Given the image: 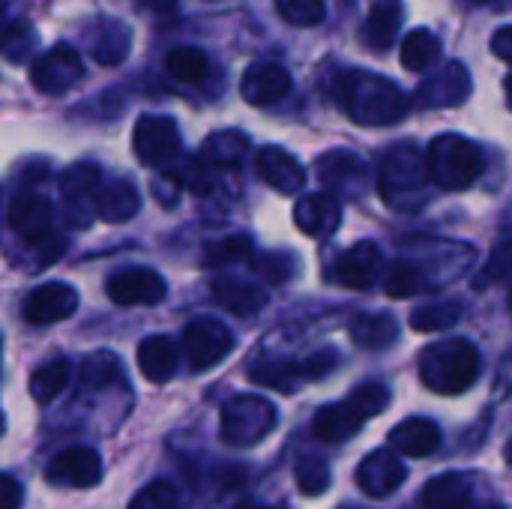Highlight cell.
<instances>
[{
  "instance_id": "obj_1",
  "label": "cell",
  "mask_w": 512,
  "mask_h": 509,
  "mask_svg": "<svg viewBox=\"0 0 512 509\" xmlns=\"http://www.w3.org/2000/svg\"><path fill=\"white\" fill-rule=\"evenodd\" d=\"M342 108L360 126H390L408 114V99L399 84L378 72H345L339 78Z\"/></svg>"
},
{
  "instance_id": "obj_2",
  "label": "cell",
  "mask_w": 512,
  "mask_h": 509,
  "mask_svg": "<svg viewBox=\"0 0 512 509\" xmlns=\"http://www.w3.org/2000/svg\"><path fill=\"white\" fill-rule=\"evenodd\" d=\"M420 381L441 396L468 393L480 378V351L471 339L453 336L423 348L420 360Z\"/></svg>"
},
{
  "instance_id": "obj_3",
  "label": "cell",
  "mask_w": 512,
  "mask_h": 509,
  "mask_svg": "<svg viewBox=\"0 0 512 509\" xmlns=\"http://www.w3.org/2000/svg\"><path fill=\"white\" fill-rule=\"evenodd\" d=\"M483 168H486V156H483L480 144L465 135H456V132L438 135L426 153L429 177L447 192H462V189L474 186L480 180Z\"/></svg>"
},
{
  "instance_id": "obj_4",
  "label": "cell",
  "mask_w": 512,
  "mask_h": 509,
  "mask_svg": "<svg viewBox=\"0 0 512 509\" xmlns=\"http://www.w3.org/2000/svg\"><path fill=\"white\" fill-rule=\"evenodd\" d=\"M279 411L264 396H234L219 417V438L228 447H255L276 429Z\"/></svg>"
},
{
  "instance_id": "obj_5",
  "label": "cell",
  "mask_w": 512,
  "mask_h": 509,
  "mask_svg": "<svg viewBox=\"0 0 512 509\" xmlns=\"http://www.w3.org/2000/svg\"><path fill=\"white\" fill-rule=\"evenodd\" d=\"M132 147H135L138 162H144L147 168H159V171L174 168L183 156V138H180L177 120L165 114L138 117L132 129Z\"/></svg>"
},
{
  "instance_id": "obj_6",
  "label": "cell",
  "mask_w": 512,
  "mask_h": 509,
  "mask_svg": "<svg viewBox=\"0 0 512 509\" xmlns=\"http://www.w3.org/2000/svg\"><path fill=\"white\" fill-rule=\"evenodd\" d=\"M429 171H426V156L417 153V147L411 144H399L393 147L384 162H381V195L387 204L402 207V198H417V192L426 186Z\"/></svg>"
},
{
  "instance_id": "obj_7",
  "label": "cell",
  "mask_w": 512,
  "mask_h": 509,
  "mask_svg": "<svg viewBox=\"0 0 512 509\" xmlns=\"http://www.w3.org/2000/svg\"><path fill=\"white\" fill-rule=\"evenodd\" d=\"M234 351V333L216 318H195L183 330V354L192 372L219 366Z\"/></svg>"
},
{
  "instance_id": "obj_8",
  "label": "cell",
  "mask_w": 512,
  "mask_h": 509,
  "mask_svg": "<svg viewBox=\"0 0 512 509\" xmlns=\"http://www.w3.org/2000/svg\"><path fill=\"white\" fill-rule=\"evenodd\" d=\"M84 78L81 54L69 42H57L45 54H39L30 66V81L45 96H63Z\"/></svg>"
},
{
  "instance_id": "obj_9",
  "label": "cell",
  "mask_w": 512,
  "mask_h": 509,
  "mask_svg": "<svg viewBox=\"0 0 512 509\" xmlns=\"http://www.w3.org/2000/svg\"><path fill=\"white\" fill-rule=\"evenodd\" d=\"M45 480L57 489H93L102 483V456L93 447H69L48 462Z\"/></svg>"
},
{
  "instance_id": "obj_10",
  "label": "cell",
  "mask_w": 512,
  "mask_h": 509,
  "mask_svg": "<svg viewBox=\"0 0 512 509\" xmlns=\"http://www.w3.org/2000/svg\"><path fill=\"white\" fill-rule=\"evenodd\" d=\"M105 291H108L111 303H117V306H156L165 300L168 285L150 267H126V270H117L114 276H108Z\"/></svg>"
},
{
  "instance_id": "obj_11",
  "label": "cell",
  "mask_w": 512,
  "mask_h": 509,
  "mask_svg": "<svg viewBox=\"0 0 512 509\" xmlns=\"http://www.w3.org/2000/svg\"><path fill=\"white\" fill-rule=\"evenodd\" d=\"M75 309H78V291L66 282H45L33 288L21 303V315L33 327L66 321L69 315H75Z\"/></svg>"
},
{
  "instance_id": "obj_12",
  "label": "cell",
  "mask_w": 512,
  "mask_h": 509,
  "mask_svg": "<svg viewBox=\"0 0 512 509\" xmlns=\"http://www.w3.org/2000/svg\"><path fill=\"white\" fill-rule=\"evenodd\" d=\"M408 480V471L402 465V459L396 456L393 447H384V450H375L369 453L360 468H357V486L363 495L375 498V501H384L390 498L393 492H399Z\"/></svg>"
},
{
  "instance_id": "obj_13",
  "label": "cell",
  "mask_w": 512,
  "mask_h": 509,
  "mask_svg": "<svg viewBox=\"0 0 512 509\" xmlns=\"http://www.w3.org/2000/svg\"><path fill=\"white\" fill-rule=\"evenodd\" d=\"M318 177L330 195L357 198L369 183V168L351 150H330V153L318 156Z\"/></svg>"
},
{
  "instance_id": "obj_14",
  "label": "cell",
  "mask_w": 512,
  "mask_h": 509,
  "mask_svg": "<svg viewBox=\"0 0 512 509\" xmlns=\"http://www.w3.org/2000/svg\"><path fill=\"white\" fill-rule=\"evenodd\" d=\"M291 93V75L276 60H258L243 72L240 96L255 108H270Z\"/></svg>"
},
{
  "instance_id": "obj_15",
  "label": "cell",
  "mask_w": 512,
  "mask_h": 509,
  "mask_svg": "<svg viewBox=\"0 0 512 509\" xmlns=\"http://www.w3.org/2000/svg\"><path fill=\"white\" fill-rule=\"evenodd\" d=\"M51 219H54V210H51V201L33 189H24L18 192L12 201H9V213H6V222L12 228V234H18L21 240L27 243H39L51 234Z\"/></svg>"
},
{
  "instance_id": "obj_16",
  "label": "cell",
  "mask_w": 512,
  "mask_h": 509,
  "mask_svg": "<svg viewBox=\"0 0 512 509\" xmlns=\"http://www.w3.org/2000/svg\"><path fill=\"white\" fill-rule=\"evenodd\" d=\"M384 273V255L375 243L360 240L354 243L348 252H342V258L336 261V273L333 279L351 291H366L372 288Z\"/></svg>"
},
{
  "instance_id": "obj_17",
  "label": "cell",
  "mask_w": 512,
  "mask_h": 509,
  "mask_svg": "<svg viewBox=\"0 0 512 509\" xmlns=\"http://www.w3.org/2000/svg\"><path fill=\"white\" fill-rule=\"evenodd\" d=\"M471 96V72L462 63H447L441 72L429 75L417 93L420 108H456Z\"/></svg>"
},
{
  "instance_id": "obj_18",
  "label": "cell",
  "mask_w": 512,
  "mask_h": 509,
  "mask_svg": "<svg viewBox=\"0 0 512 509\" xmlns=\"http://www.w3.org/2000/svg\"><path fill=\"white\" fill-rule=\"evenodd\" d=\"M294 222L297 228L306 234V237H315V240H327L339 231L342 225V204L336 195H330L327 189L324 192H315V195H303L297 198V207H294Z\"/></svg>"
},
{
  "instance_id": "obj_19",
  "label": "cell",
  "mask_w": 512,
  "mask_h": 509,
  "mask_svg": "<svg viewBox=\"0 0 512 509\" xmlns=\"http://www.w3.org/2000/svg\"><path fill=\"white\" fill-rule=\"evenodd\" d=\"M255 171L258 177L276 189L279 195H297L306 186V171L303 165L282 147H264L255 156Z\"/></svg>"
},
{
  "instance_id": "obj_20",
  "label": "cell",
  "mask_w": 512,
  "mask_h": 509,
  "mask_svg": "<svg viewBox=\"0 0 512 509\" xmlns=\"http://www.w3.org/2000/svg\"><path fill=\"white\" fill-rule=\"evenodd\" d=\"M210 291L213 300L237 318H252L267 306V291L237 276H216L210 282Z\"/></svg>"
},
{
  "instance_id": "obj_21",
  "label": "cell",
  "mask_w": 512,
  "mask_h": 509,
  "mask_svg": "<svg viewBox=\"0 0 512 509\" xmlns=\"http://www.w3.org/2000/svg\"><path fill=\"white\" fill-rule=\"evenodd\" d=\"M474 480L462 471H447L429 480L420 492V509H471Z\"/></svg>"
},
{
  "instance_id": "obj_22",
  "label": "cell",
  "mask_w": 512,
  "mask_h": 509,
  "mask_svg": "<svg viewBox=\"0 0 512 509\" xmlns=\"http://www.w3.org/2000/svg\"><path fill=\"white\" fill-rule=\"evenodd\" d=\"M390 447L408 459H429L441 447V429L429 417H408L390 432Z\"/></svg>"
},
{
  "instance_id": "obj_23",
  "label": "cell",
  "mask_w": 512,
  "mask_h": 509,
  "mask_svg": "<svg viewBox=\"0 0 512 509\" xmlns=\"http://www.w3.org/2000/svg\"><path fill=\"white\" fill-rule=\"evenodd\" d=\"M180 348L171 336H147L138 345V369L150 384H168L177 375Z\"/></svg>"
},
{
  "instance_id": "obj_24",
  "label": "cell",
  "mask_w": 512,
  "mask_h": 509,
  "mask_svg": "<svg viewBox=\"0 0 512 509\" xmlns=\"http://www.w3.org/2000/svg\"><path fill=\"white\" fill-rule=\"evenodd\" d=\"M138 210H141V195H138L135 183H129V180H111V183L102 180V186L93 195V213L105 222L120 225V222L132 219Z\"/></svg>"
},
{
  "instance_id": "obj_25",
  "label": "cell",
  "mask_w": 512,
  "mask_h": 509,
  "mask_svg": "<svg viewBox=\"0 0 512 509\" xmlns=\"http://www.w3.org/2000/svg\"><path fill=\"white\" fill-rule=\"evenodd\" d=\"M366 417L345 399V402H333V405H324L318 414H315V435L324 441V444H345L351 441L354 435H360Z\"/></svg>"
},
{
  "instance_id": "obj_26",
  "label": "cell",
  "mask_w": 512,
  "mask_h": 509,
  "mask_svg": "<svg viewBox=\"0 0 512 509\" xmlns=\"http://www.w3.org/2000/svg\"><path fill=\"white\" fill-rule=\"evenodd\" d=\"M402 21H405L402 0H378V3L369 9V18H366V24H363V42H366L372 51H387V48L396 42Z\"/></svg>"
},
{
  "instance_id": "obj_27",
  "label": "cell",
  "mask_w": 512,
  "mask_h": 509,
  "mask_svg": "<svg viewBox=\"0 0 512 509\" xmlns=\"http://www.w3.org/2000/svg\"><path fill=\"white\" fill-rule=\"evenodd\" d=\"M351 339L363 351H384L399 339V324L387 312H363L351 321Z\"/></svg>"
},
{
  "instance_id": "obj_28",
  "label": "cell",
  "mask_w": 512,
  "mask_h": 509,
  "mask_svg": "<svg viewBox=\"0 0 512 509\" xmlns=\"http://www.w3.org/2000/svg\"><path fill=\"white\" fill-rule=\"evenodd\" d=\"M129 45H132L129 27H126L123 21H117V18H105V21L96 27V36H93V42H90V51H93L96 63H102V66H117V63L126 57Z\"/></svg>"
},
{
  "instance_id": "obj_29",
  "label": "cell",
  "mask_w": 512,
  "mask_h": 509,
  "mask_svg": "<svg viewBox=\"0 0 512 509\" xmlns=\"http://www.w3.org/2000/svg\"><path fill=\"white\" fill-rule=\"evenodd\" d=\"M249 378L258 387H270L279 393H294L303 384V369L297 360H264L249 369Z\"/></svg>"
},
{
  "instance_id": "obj_30",
  "label": "cell",
  "mask_w": 512,
  "mask_h": 509,
  "mask_svg": "<svg viewBox=\"0 0 512 509\" xmlns=\"http://www.w3.org/2000/svg\"><path fill=\"white\" fill-rule=\"evenodd\" d=\"M441 57V42L432 30L417 27L405 36L402 42V66L408 72H426L429 66H435V60Z\"/></svg>"
},
{
  "instance_id": "obj_31",
  "label": "cell",
  "mask_w": 512,
  "mask_h": 509,
  "mask_svg": "<svg viewBox=\"0 0 512 509\" xmlns=\"http://www.w3.org/2000/svg\"><path fill=\"white\" fill-rule=\"evenodd\" d=\"M66 384H69V360L54 357L30 375V396L39 405H48L66 390Z\"/></svg>"
},
{
  "instance_id": "obj_32",
  "label": "cell",
  "mask_w": 512,
  "mask_h": 509,
  "mask_svg": "<svg viewBox=\"0 0 512 509\" xmlns=\"http://www.w3.org/2000/svg\"><path fill=\"white\" fill-rule=\"evenodd\" d=\"M102 186V168L96 162H81L72 165L63 177H60V192L69 204L78 201H93L96 189Z\"/></svg>"
},
{
  "instance_id": "obj_33",
  "label": "cell",
  "mask_w": 512,
  "mask_h": 509,
  "mask_svg": "<svg viewBox=\"0 0 512 509\" xmlns=\"http://www.w3.org/2000/svg\"><path fill=\"white\" fill-rule=\"evenodd\" d=\"M120 375H123L120 357L111 351H93L81 360V387L87 390H105L117 384Z\"/></svg>"
},
{
  "instance_id": "obj_34",
  "label": "cell",
  "mask_w": 512,
  "mask_h": 509,
  "mask_svg": "<svg viewBox=\"0 0 512 509\" xmlns=\"http://www.w3.org/2000/svg\"><path fill=\"white\" fill-rule=\"evenodd\" d=\"M165 69H168V75H171L174 81H180V84H198V81L207 78L210 63H207V54H204L201 48L180 45V48H174V51L165 57Z\"/></svg>"
},
{
  "instance_id": "obj_35",
  "label": "cell",
  "mask_w": 512,
  "mask_h": 509,
  "mask_svg": "<svg viewBox=\"0 0 512 509\" xmlns=\"http://www.w3.org/2000/svg\"><path fill=\"white\" fill-rule=\"evenodd\" d=\"M462 318V306L456 300H441V303H426L411 312V327L417 333H441L450 330Z\"/></svg>"
},
{
  "instance_id": "obj_36",
  "label": "cell",
  "mask_w": 512,
  "mask_h": 509,
  "mask_svg": "<svg viewBox=\"0 0 512 509\" xmlns=\"http://www.w3.org/2000/svg\"><path fill=\"white\" fill-rule=\"evenodd\" d=\"M294 477H297V489H300L306 498H318V495H324V492L330 489V483H333V477H330V465H327L321 456H303V459L297 462Z\"/></svg>"
},
{
  "instance_id": "obj_37",
  "label": "cell",
  "mask_w": 512,
  "mask_h": 509,
  "mask_svg": "<svg viewBox=\"0 0 512 509\" xmlns=\"http://www.w3.org/2000/svg\"><path fill=\"white\" fill-rule=\"evenodd\" d=\"M276 9L294 27H315L327 15L324 0H276Z\"/></svg>"
},
{
  "instance_id": "obj_38",
  "label": "cell",
  "mask_w": 512,
  "mask_h": 509,
  "mask_svg": "<svg viewBox=\"0 0 512 509\" xmlns=\"http://www.w3.org/2000/svg\"><path fill=\"white\" fill-rule=\"evenodd\" d=\"M390 390L384 387V384H360V387H354L351 390V396H348V402L369 420V417H378V414H384L387 408H390Z\"/></svg>"
},
{
  "instance_id": "obj_39",
  "label": "cell",
  "mask_w": 512,
  "mask_h": 509,
  "mask_svg": "<svg viewBox=\"0 0 512 509\" xmlns=\"http://www.w3.org/2000/svg\"><path fill=\"white\" fill-rule=\"evenodd\" d=\"M246 258H252V240L246 234H234V237L216 240L207 249V264L210 267H225V264L246 261Z\"/></svg>"
},
{
  "instance_id": "obj_40",
  "label": "cell",
  "mask_w": 512,
  "mask_h": 509,
  "mask_svg": "<svg viewBox=\"0 0 512 509\" xmlns=\"http://www.w3.org/2000/svg\"><path fill=\"white\" fill-rule=\"evenodd\" d=\"M129 509H180V498L168 480H153L132 498Z\"/></svg>"
},
{
  "instance_id": "obj_41",
  "label": "cell",
  "mask_w": 512,
  "mask_h": 509,
  "mask_svg": "<svg viewBox=\"0 0 512 509\" xmlns=\"http://www.w3.org/2000/svg\"><path fill=\"white\" fill-rule=\"evenodd\" d=\"M33 45H36V30H33L27 21H15V24L0 36V48H3V54H6L9 60H15V63H21V60H24V54H27Z\"/></svg>"
},
{
  "instance_id": "obj_42",
  "label": "cell",
  "mask_w": 512,
  "mask_h": 509,
  "mask_svg": "<svg viewBox=\"0 0 512 509\" xmlns=\"http://www.w3.org/2000/svg\"><path fill=\"white\" fill-rule=\"evenodd\" d=\"M336 366H339V351H336V348L315 351L312 357H306V360L300 363L303 381H321V378H327Z\"/></svg>"
},
{
  "instance_id": "obj_43",
  "label": "cell",
  "mask_w": 512,
  "mask_h": 509,
  "mask_svg": "<svg viewBox=\"0 0 512 509\" xmlns=\"http://www.w3.org/2000/svg\"><path fill=\"white\" fill-rule=\"evenodd\" d=\"M294 258L291 255H264V258H258V273L267 279V282H273V285H282V282H288L291 276H294Z\"/></svg>"
},
{
  "instance_id": "obj_44",
  "label": "cell",
  "mask_w": 512,
  "mask_h": 509,
  "mask_svg": "<svg viewBox=\"0 0 512 509\" xmlns=\"http://www.w3.org/2000/svg\"><path fill=\"white\" fill-rule=\"evenodd\" d=\"M21 504H24L21 483L0 471V509H21Z\"/></svg>"
},
{
  "instance_id": "obj_45",
  "label": "cell",
  "mask_w": 512,
  "mask_h": 509,
  "mask_svg": "<svg viewBox=\"0 0 512 509\" xmlns=\"http://www.w3.org/2000/svg\"><path fill=\"white\" fill-rule=\"evenodd\" d=\"M492 51L498 54V60H504V63H510L512 57V27H498L495 30V36H492Z\"/></svg>"
},
{
  "instance_id": "obj_46",
  "label": "cell",
  "mask_w": 512,
  "mask_h": 509,
  "mask_svg": "<svg viewBox=\"0 0 512 509\" xmlns=\"http://www.w3.org/2000/svg\"><path fill=\"white\" fill-rule=\"evenodd\" d=\"M135 3H138V9H141V12L156 15V18H162V15H174V12H177V0H135Z\"/></svg>"
},
{
  "instance_id": "obj_47",
  "label": "cell",
  "mask_w": 512,
  "mask_h": 509,
  "mask_svg": "<svg viewBox=\"0 0 512 509\" xmlns=\"http://www.w3.org/2000/svg\"><path fill=\"white\" fill-rule=\"evenodd\" d=\"M3 429H6V420H3V414H0V435H3Z\"/></svg>"
},
{
  "instance_id": "obj_48",
  "label": "cell",
  "mask_w": 512,
  "mask_h": 509,
  "mask_svg": "<svg viewBox=\"0 0 512 509\" xmlns=\"http://www.w3.org/2000/svg\"><path fill=\"white\" fill-rule=\"evenodd\" d=\"M240 509H267V507H255V504H246V507H240Z\"/></svg>"
},
{
  "instance_id": "obj_49",
  "label": "cell",
  "mask_w": 512,
  "mask_h": 509,
  "mask_svg": "<svg viewBox=\"0 0 512 509\" xmlns=\"http://www.w3.org/2000/svg\"><path fill=\"white\" fill-rule=\"evenodd\" d=\"M468 3H492V0H468Z\"/></svg>"
},
{
  "instance_id": "obj_50",
  "label": "cell",
  "mask_w": 512,
  "mask_h": 509,
  "mask_svg": "<svg viewBox=\"0 0 512 509\" xmlns=\"http://www.w3.org/2000/svg\"><path fill=\"white\" fill-rule=\"evenodd\" d=\"M489 509H507V507H501V504H498V507H489Z\"/></svg>"
},
{
  "instance_id": "obj_51",
  "label": "cell",
  "mask_w": 512,
  "mask_h": 509,
  "mask_svg": "<svg viewBox=\"0 0 512 509\" xmlns=\"http://www.w3.org/2000/svg\"><path fill=\"white\" fill-rule=\"evenodd\" d=\"M345 509H360V507H345Z\"/></svg>"
}]
</instances>
